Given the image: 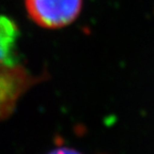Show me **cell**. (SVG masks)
I'll list each match as a JSON object with an SVG mask.
<instances>
[{"instance_id":"cell-4","label":"cell","mask_w":154,"mask_h":154,"mask_svg":"<svg viewBox=\"0 0 154 154\" xmlns=\"http://www.w3.org/2000/svg\"><path fill=\"white\" fill-rule=\"evenodd\" d=\"M48 154H82L78 151L71 148H58V149L53 150L51 152H49Z\"/></svg>"},{"instance_id":"cell-2","label":"cell","mask_w":154,"mask_h":154,"mask_svg":"<svg viewBox=\"0 0 154 154\" xmlns=\"http://www.w3.org/2000/svg\"><path fill=\"white\" fill-rule=\"evenodd\" d=\"M36 82V77L19 62L0 65V121L12 115L23 94Z\"/></svg>"},{"instance_id":"cell-3","label":"cell","mask_w":154,"mask_h":154,"mask_svg":"<svg viewBox=\"0 0 154 154\" xmlns=\"http://www.w3.org/2000/svg\"><path fill=\"white\" fill-rule=\"evenodd\" d=\"M19 30L13 19L0 14V65L18 63L17 43Z\"/></svg>"},{"instance_id":"cell-1","label":"cell","mask_w":154,"mask_h":154,"mask_svg":"<svg viewBox=\"0 0 154 154\" xmlns=\"http://www.w3.org/2000/svg\"><path fill=\"white\" fill-rule=\"evenodd\" d=\"M29 17L38 26L59 29L72 24L79 15L82 0H25Z\"/></svg>"}]
</instances>
